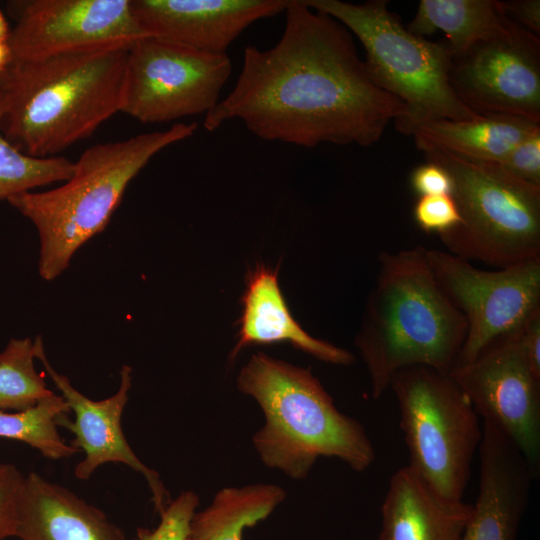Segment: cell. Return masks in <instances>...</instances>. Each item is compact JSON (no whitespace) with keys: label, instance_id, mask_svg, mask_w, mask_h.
I'll return each instance as SVG.
<instances>
[{"label":"cell","instance_id":"836d02e7","mask_svg":"<svg viewBox=\"0 0 540 540\" xmlns=\"http://www.w3.org/2000/svg\"><path fill=\"white\" fill-rule=\"evenodd\" d=\"M9 24L0 10V40H8L10 34Z\"/></svg>","mask_w":540,"mask_h":540},{"label":"cell","instance_id":"f1b7e54d","mask_svg":"<svg viewBox=\"0 0 540 540\" xmlns=\"http://www.w3.org/2000/svg\"><path fill=\"white\" fill-rule=\"evenodd\" d=\"M24 477L14 464L0 462V540L15 537Z\"/></svg>","mask_w":540,"mask_h":540},{"label":"cell","instance_id":"2e32d148","mask_svg":"<svg viewBox=\"0 0 540 540\" xmlns=\"http://www.w3.org/2000/svg\"><path fill=\"white\" fill-rule=\"evenodd\" d=\"M476 502L461 540H516L537 479L515 444L483 421Z\"/></svg>","mask_w":540,"mask_h":540},{"label":"cell","instance_id":"ffe728a7","mask_svg":"<svg viewBox=\"0 0 540 540\" xmlns=\"http://www.w3.org/2000/svg\"><path fill=\"white\" fill-rule=\"evenodd\" d=\"M539 128L540 123L524 117L492 113L471 120L433 121L413 137L467 160L496 163Z\"/></svg>","mask_w":540,"mask_h":540},{"label":"cell","instance_id":"83f0119b","mask_svg":"<svg viewBox=\"0 0 540 540\" xmlns=\"http://www.w3.org/2000/svg\"><path fill=\"white\" fill-rule=\"evenodd\" d=\"M491 164L520 180L540 186V128L523 139L500 161Z\"/></svg>","mask_w":540,"mask_h":540},{"label":"cell","instance_id":"9a60e30c","mask_svg":"<svg viewBox=\"0 0 540 540\" xmlns=\"http://www.w3.org/2000/svg\"><path fill=\"white\" fill-rule=\"evenodd\" d=\"M289 0H131L147 36L210 54L229 46L254 22L286 10Z\"/></svg>","mask_w":540,"mask_h":540},{"label":"cell","instance_id":"8992f818","mask_svg":"<svg viewBox=\"0 0 540 540\" xmlns=\"http://www.w3.org/2000/svg\"><path fill=\"white\" fill-rule=\"evenodd\" d=\"M303 1L336 19L362 43L371 79L406 107V115L394 123L399 133L413 136L433 121L481 116L464 105L450 85L452 55L446 41L433 42L412 34L389 10L388 1Z\"/></svg>","mask_w":540,"mask_h":540},{"label":"cell","instance_id":"ba28073f","mask_svg":"<svg viewBox=\"0 0 540 540\" xmlns=\"http://www.w3.org/2000/svg\"><path fill=\"white\" fill-rule=\"evenodd\" d=\"M389 389L412 468L440 495L463 500L483 430L479 415L449 373L426 366L399 370Z\"/></svg>","mask_w":540,"mask_h":540},{"label":"cell","instance_id":"7a4b0ae2","mask_svg":"<svg viewBox=\"0 0 540 540\" xmlns=\"http://www.w3.org/2000/svg\"><path fill=\"white\" fill-rule=\"evenodd\" d=\"M131 44L13 61L0 80L4 137L38 158L58 156L90 137L121 110Z\"/></svg>","mask_w":540,"mask_h":540},{"label":"cell","instance_id":"3957f363","mask_svg":"<svg viewBox=\"0 0 540 540\" xmlns=\"http://www.w3.org/2000/svg\"><path fill=\"white\" fill-rule=\"evenodd\" d=\"M379 271L355 339L376 400L401 369L449 373L467 334L461 312L438 286L425 248L379 254Z\"/></svg>","mask_w":540,"mask_h":540},{"label":"cell","instance_id":"cb8c5ba5","mask_svg":"<svg viewBox=\"0 0 540 540\" xmlns=\"http://www.w3.org/2000/svg\"><path fill=\"white\" fill-rule=\"evenodd\" d=\"M3 111L0 92V202L35 188L70 179L74 172V162L62 156H29L4 137L1 130Z\"/></svg>","mask_w":540,"mask_h":540},{"label":"cell","instance_id":"7402d4cb","mask_svg":"<svg viewBox=\"0 0 540 540\" xmlns=\"http://www.w3.org/2000/svg\"><path fill=\"white\" fill-rule=\"evenodd\" d=\"M506 18L498 0H421L406 28L423 38L444 32L453 57L494 35Z\"/></svg>","mask_w":540,"mask_h":540},{"label":"cell","instance_id":"7c38bea8","mask_svg":"<svg viewBox=\"0 0 540 540\" xmlns=\"http://www.w3.org/2000/svg\"><path fill=\"white\" fill-rule=\"evenodd\" d=\"M449 375L476 413L502 431L532 471L540 472V378L522 350L518 330L493 342Z\"/></svg>","mask_w":540,"mask_h":540},{"label":"cell","instance_id":"f546056e","mask_svg":"<svg viewBox=\"0 0 540 540\" xmlns=\"http://www.w3.org/2000/svg\"><path fill=\"white\" fill-rule=\"evenodd\" d=\"M410 185L418 197L451 195L452 192V182L447 171L431 161H426L412 171Z\"/></svg>","mask_w":540,"mask_h":540},{"label":"cell","instance_id":"d6986e66","mask_svg":"<svg viewBox=\"0 0 540 540\" xmlns=\"http://www.w3.org/2000/svg\"><path fill=\"white\" fill-rule=\"evenodd\" d=\"M238 341L231 359L246 346L289 342L295 348L327 363L349 365V351L308 334L291 315L278 283L277 270L259 265L247 278L242 297Z\"/></svg>","mask_w":540,"mask_h":540},{"label":"cell","instance_id":"8fae6325","mask_svg":"<svg viewBox=\"0 0 540 540\" xmlns=\"http://www.w3.org/2000/svg\"><path fill=\"white\" fill-rule=\"evenodd\" d=\"M449 82L479 115L508 114L540 123V39L506 18L494 35L452 57Z\"/></svg>","mask_w":540,"mask_h":540},{"label":"cell","instance_id":"6da1fadb","mask_svg":"<svg viewBox=\"0 0 540 540\" xmlns=\"http://www.w3.org/2000/svg\"><path fill=\"white\" fill-rule=\"evenodd\" d=\"M284 31L270 49L249 45L231 92L205 115L214 131L239 120L256 137L313 148L370 146L405 105L379 88L348 29L331 16L289 0Z\"/></svg>","mask_w":540,"mask_h":540},{"label":"cell","instance_id":"9c48e42d","mask_svg":"<svg viewBox=\"0 0 540 540\" xmlns=\"http://www.w3.org/2000/svg\"><path fill=\"white\" fill-rule=\"evenodd\" d=\"M232 72L227 54H210L147 36L129 48L120 112L163 123L210 112Z\"/></svg>","mask_w":540,"mask_h":540},{"label":"cell","instance_id":"e0dca14e","mask_svg":"<svg viewBox=\"0 0 540 540\" xmlns=\"http://www.w3.org/2000/svg\"><path fill=\"white\" fill-rule=\"evenodd\" d=\"M15 537L20 540H126L96 506L36 472L24 477Z\"/></svg>","mask_w":540,"mask_h":540},{"label":"cell","instance_id":"277c9868","mask_svg":"<svg viewBox=\"0 0 540 540\" xmlns=\"http://www.w3.org/2000/svg\"><path fill=\"white\" fill-rule=\"evenodd\" d=\"M237 387L264 413L252 442L267 467L301 480L319 457L338 458L356 472L374 462L365 428L337 409L310 369L259 352L241 369Z\"/></svg>","mask_w":540,"mask_h":540},{"label":"cell","instance_id":"4fadbf2b","mask_svg":"<svg viewBox=\"0 0 540 540\" xmlns=\"http://www.w3.org/2000/svg\"><path fill=\"white\" fill-rule=\"evenodd\" d=\"M7 6L15 21L8 38L13 61H33L147 37L131 0H20Z\"/></svg>","mask_w":540,"mask_h":540},{"label":"cell","instance_id":"d6a6232c","mask_svg":"<svg viewBox=\"0 0 540 540\" xmlns=\"http://www.w3.org/2000/svg\"><path fill=\"white\" fill-rule=\"evenodd\" d=\"M13 62V55L8 40H0V80L7 73Z\"/></svg>","mask_w":540,"mask_h":540},{"label":"cell","instance_id":"44dd1931","mask_svg":"<svg viewBox=\"0 0 540 540\" xmlns=\"http://www.w3.org/2000/svg\"><path fill=\"white\" fill-rule=\"evenodd\" d=\"M285 498V490L274 484L222 488L194 513L186 540H242L245 528L265 520Z\"/></svg>","mask_w":540,"mask_h":540},{"label":"cell","instance_id":"ac0fdd59","mask_svg":"<svg viewBox=\"0 0 540 540\" xmlns=\"http://www.w3.org/2000/svg\"><path fill=\"white\" fill-rule=\"evenodd\" d=\"M471 509L437 493L406 465L389 480L378 540H461Z\"/></svg>","mask_w":540,"mask_h":540},{"label":"cell","instance_id":"4dcf8cb0","mask_svg":"<svg viewBox=\"0 0 540 540\" xmlns=\"http://www.w3.org/2000/svg\"><path fill=\"white\" fill-rule=\"evenodd\" d=\"M503 14L534 35H540V1L512 0L499 1Z\"/></svg>","mask_w":540,"mask_h":540},{"label":"cell","instance_id":"5b68a950","mask_svg":"<svg viewBox=\"0 0 540 540\" xmlns=\"http://www.w3.org/2000/svg\"><path fill=\"white\" fill-rule=\"evenodd\" d=\"M196 129L195 122L178 123L167 130L91 146L59 187L8 199L38 231L40 276L52 281L61 275L76 251L105 229L129 183L151 158Z\"/></svg>","mask_w":540,"mask_h":540},{"label":"cell","instance_id":"484cf974","mask_svg":"<svg viewBox=\"0 0 540 540\" xmlns=\"http://www.w3.org/2000/svg\"><path fill=\"white\" fill-rule=\"evenodd\" d=\"M199 505V496L190 490L181 492L159 514L154 529L137 528L133 540H186L190 521Z\"/></svg>","mask_w":540,"mask_h":540},{"label":"cell","instance_id":"603a6c76","mask_svg":"<svg viewBox=\"0 0 540 540\" xmlns=\"http://www.w3.org/2000/svg\"><path fill=\"white\" fill-rule=\"evenodd\" d=\"M69 412L55 393L24 411H0V438L23 442L51 460L70 458L80 451L64 441L57 424Z\"/></svg>","mask_w":540,"mask_h":540},{"label":"cell","instance_id":"1f68e13d","mask_svg":"<svg viewBox=\"0 0 540 540\" xmlns=\"http://www.w3.org/2000/svg\"><path fill=\"white\" fill-rule=\"evenodd\" d=\"M518 334L524 355L532 371L540 378V309L522 324Z\"/></svg>","mask_w":540,"mask_h":540},{"label":"cell","instance_id":"52a82bcc","mask_svg":"<svg viewBox=\"0 0 540 540\" xmlns=\"http://www.w3.org/2000/svg\"><path fill=\"white\" fill-rule=\"evenodd\" d=\"M426 161L442 166L460 224L438 236L448 252L504 268L540 258V186L491 163L467 160L415 140Z\"/></svg>","mask_w":540,"mask_h":540},{"label":"cell","instance_id":"5bb4252c","mask_svg":"<svg viewBox=\"0 0 540 540\" xmlns=\"http://www.w3.org/2000/svg\"><path fill=\"white\" fill-rule=\"evenodd\" d=\"M35 342V357L40 360L48 376L60 391L74 421L62 415L58 427L68 429L74 438L70 445L84 452V459L75 469L74 475L79 480H88L97 468L106 463L125 464L142 474L152 494L155 512L160 514L171 501L159 474L146 466L127 442L121 426V418L129 399L132 386V368L123 365L120 370V385L116 393L102 400L94 401L71 383L69 378L58 373L49 363L44 344L40 336Z\"/></svg>","mask_w":540,"mask_h":540},{"label":"cell","instance_id":"30bf717a","mask_svg":"<svg viewBox=\"0 0 540 540\" xmlns=\"http://www.w3.org/2000/svg\"><path fill=\"white\" fill-rule=\"evenodd\" d=\"M425 254L438 286L467 323L455 366L474 360L540 309V258L483 270L448 251L425 248Z\"/></svg>","mask_w":540,"mask_h":540},{"label":"cell","instance_id":"4316f807","mask_svg":"<svg viewBox=\"0 0 540 540\" xmlns=\"http://www.w3.org/2000/svg\"><path fill=\"white\" fill-rule=\"evenodd\" d=\"M413 217L426 233L438 236L460 224V214L452 195L419 196L414 204Z\"/></svg>","mask_w":540,"mask_h":540},{"label":"cell","instance_id":"d4e9b609","mask_svg":"<svg viewBox=\"0 0 540 540\" xmlns=\"http://www.w3.org/2000/svg\"><path fill=\"white\" fill-rule=\"evenodd\" d=\"M35 342L11 339L0 353V411L19 412L54 394L34 366Z\"/></svg>","mask_w":540,"mask_h":540}]
</instances>
